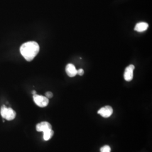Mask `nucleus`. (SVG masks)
Segmentation results:
<instances>
[{
    "mask_svg": "<svg viewBox=\"0 0 152 152\" xmlns=\"http://www.w3.org/2000/svg\"><path fill=\"white\" fill-rule=\"evenodd\" d=\"M39 46L35 41H29L23 44L20 46V51L24 59L31 61L38 54Z\"/></svg>",
    "mask_w": 152,
    "mask_h": 152,
    "instance_id": "obj_1",
    "label": "nucleus"
},
{
    "mask_svg": "<svg viewBox=\"0 0 152 152\" xmlns=\"http://www.w3.org/2000/svg\"><path fill=\"white\" fill-rule=\"evenodd\" d=\"M0 113L2 118L8 121L14 120L16 116V112L11 108H7L5 105L2 106Z\"/></svg>",
    "mask_w": 152,
    "mask_h": 152,
    "instance_id": "obj_2",
    "label": "nucleus"
},
{
    "mask_svg": "<svg viewBox=\"0 0 152 152\" xmlns=\"http://www.w3.org/2000/svg\"><path fill=\"white\" fill-rule=\"evenodd\" d=\"M33 98L34 103L39 107L44 108L46 107L49 104V99L46 96L39 95L36 94L33 95Z\"/></svg>",
    "mask_w": 152,
    "mask_h": 152,
    "instance_id": "obj_3",
    "label": "nucleus"
},
{
    "mask_svg": "<svg viewBox=\"0 0 152 152\" xmlns=\"http://www.w3.org/2000/svg\"><path fill=\"white\" fill-rule=\"evenodd\" d=\"M113 109L110 106H105L98 110V113L104 118H108L113 114Z\"/></svg>",
    "mask_w": 152,
    "mask_h": 152,
    "instance_id": "obj_4",
    "label": "nucleus"
},
{
    "mask_svg": "<svg viewBox=\"0 0 152 152\" xmlns=\"http://www.w3.org/2000/svg\"><path fill=\"white\" fill-rule=\"evenodd\" d=\"M134 69L135 66L132 64L126 68L124 73V78L126 81H131L132 80L134 76L133 73Z\"/></svg>",
    "mask_w": 152,
    "mask_h": 152,
    "instance_id": "obj_5",
    "label": "nucleus"
},
{
    "mask_svg": "<svg viewBox=\"0 0 152 152\" xmlns=\"http://www.w3.org/2000/svg\"><path fill=\"white\" fill-rule=\"evenodd\" d=\"M52 130V126L48 122H42L36 125V130L44 133Z\"/></svg>",
    "mask_w": 152,
    "mask_h": 152,
    "instance_id": "obj_6",
    "label": "nucleus"
},
{
    "mask_svg": "<svg viewBox=\"0 0 152 152\" xmlns=\"http://www.w3.org/2000/svg\"><path fill=\"white\" fill-rule=\"evenodd\" d=\"M65 71L67 75L70 77H73L77 75V70L75 66L72 64H68L66 66Z\"/></svg>",
    "mask_w": 152,
    "mask_h": 152,
    "instance_id": "obj_7",
    "label": "nucleus"
},
{
    "mask_svg": "<svg viewBox=\"0 0 152 152\" xmlns=\"http://www.w3.org/2000/svg\"><path fill=\"white\" fill-rule=\"evenodd\" d=\"M149 27L148 24L145 22H140L137 23L135 27V31L138 32H142L147 30Z\"/></svg>",
    "mask_w": 152,
    "mask_h": 152,
    "instance_id": "obj_8",
    "label": "nucleus"
},
{
    "mask_svg": "<svg viewBox=\"0 0 152 152\" xmlns=\"http://www.w3.org/2000/svg\"><path fill=\"white\" fill-rule=\"evenodd\" d=\"M54 135V131L51 130L48 132L44 133V139L45 141H48L50 140L52 136Z\"/></svg>",
    "mask_w": 152,
    "mask_h": 152,
    "instance_id": "obj_9",
    "label": "nucleus"
},
{
    "mask_svg": "<svg viewBox=\"0 0 152 152\" xmlns=\"http://www.w3.org/2000/svg\"><path fill=\"white\" fill-rule=\"evenodd\" d=\"M110 147L108 145H104L100 149V152H110Z\"/></svg>",
    "mask_w": 152,
    "mask_h": 152,
    "instance_id": "obj_10",
    "label": "nucleus"
},
{
    "mask_svg": "<svg viewBox=\"0 0 152 152\" xmlns=\"http://www.w3.org/2000/svg\"><path fill=\"white\" fill-rule=\"evenodd\" d=\"M45 95H46V97L47 98H52L53 96V94L51 92H47L45 94Z\"/></svg>",
    "mask_w": 152,
    "mask_h": 152,
    "instance_id": "obj_11",
    "label": "nucleus"
},
{
    "mask_svg": "<svg viewBox=\"0 0 152 152\" xmlns=\"http://www.w3.org/2000/svg\"><path fill=\"white\" fill-rule=\"evenodd\" d=\"M77 74L79 75L80 76H83V75L84 74V71L83 69H80L78 70H77Z\"/></svg>",
    "mask_w": 152,
    "mask_h": 152,
    "instance_id": "obj_12",
    "label": "nucleus"
},
{
    "mask_svg": "<svg viewBox=\"0 0 152 152\" xmlns=\"http://www.w3.org/2000/svg\"><path fill=\"white\" fill-rule=\"evenodd\" d=\"M32 93L33 95H35V94H36V91H35V90H33V91L32 92Z\"/></svg>",
    "mask_w": 152,
    "mask_h": 152,
    "instance_id": "obj_13",
    "label": "nucleus"
}]
</instances>
